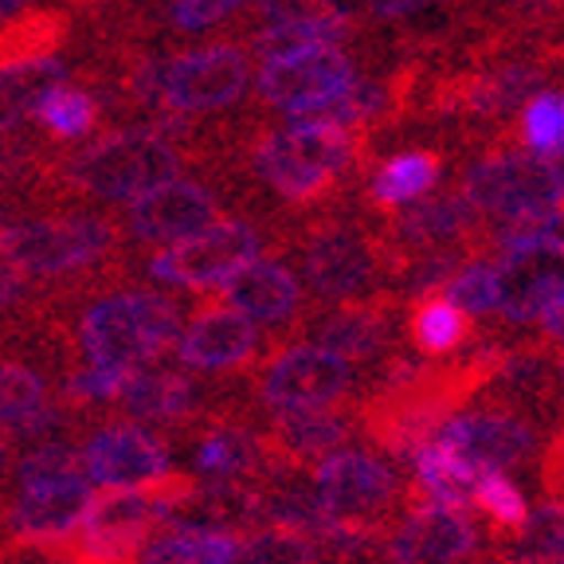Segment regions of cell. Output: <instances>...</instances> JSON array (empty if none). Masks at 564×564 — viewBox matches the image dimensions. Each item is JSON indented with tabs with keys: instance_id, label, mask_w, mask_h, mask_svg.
I'll list each match as a JSON object with an SVG mask.
<instances>
[{
	"instance_id": "cell-1",
	"label": "cell",
	"mask_w": 564,
	"mask_h": 564,
	"mask_svg": "<svg viewBox=\"0 0 564 564\" xmlns=\"http://www.w3.org/2000/svg\"><path fill=\"white\" fill-rule=\"evenodd\" d=\"M185 158L161 130L133 126L87 141L79 153L63 161V185L90 200H133L161 181H173Z\"/></svg>"
},
{
	"instance_id": "cell-2",
	"label": "cell",
	"mask_w": 564,
	"mask_h": 564,
	"mask_svg": "<svg viewBox=\"0 0 564 564\" xmlns=\"http://www.w3.org/2000/svg\"><path fill=\"white\" fill-rule=\"evenodd\" d=\"M352 165H357V133L341 126L286 122L282 130L263 133L251 150L256 176L291 204L329 196Z\"/></svg>"
},
{
	"instance_id": "cell-3",
	"label": "cell",
	"mask_w": 564,
	"mask_h": 564,
	"mask_svg": "<svg viewBox=\"0 0 564 564\" xmlns=\"http://www.w3.org/2000/svg\"><path fill=\"white\" fill-rule=\"evenodd\" d=\"M181 334V310L158 291L106 294L83 314L79 345L87 361L122 365V369H150Z\"/></svg>"
},
{
	"instance_id": "cell-4",
	"label": "cell",
	"mask_w": 564,
	"mask_h": 564,
	"mask_svg": "<svg viewBox=\"0 0 564 564\" xmlns=\"http://www.w3.org/2000/svg\"><path fill=\"white\" fill-rule=\"evenodd\" d=\"M115 251V228L90 212L40 216V220L0 224V259L24 274H70Z\"/></svg>"
},
{
	"instance_id": "cell-5",
	"label": "cell",
	"mask_w": 564,
	"mask_h": 564,
	"mask_svg": "<svg viewBox=\"0 0 564 564\" xmlns=\"http://www.w3.org/2000/svg\"><path fill=\"white\" fill-rule=\"evenodd\" d=\"M458 193L467 196L486 220H510L525 212L561 208L564 173L556 169V161L533 158L513 145H498L467 169Z\"/></svg>"
},
{
	"instance_id": "cell-6",
	"label": "cell",
	"mask_w": 564,
	"mask_h": 564,
	"mask_svg": "<svg viewBox=\"0 0 564 564\" xmlns=\"http://www.w3.org/2000/svg\"><path fill=\"white\" fill-rule=\"evenodd\" d=\"M384 231L357 228V224L326 220L302 243V279L317 302L361 299L384 267Z\"/></svg>"
},
{
	"instance_id": "cell-7",
	"label": "cell",
	"mask_w": 564,
	"mask_h": 564,
	"mask_svg": "<svg viewBox=\"0 0 564 564\" xmlns=\"http://www.w3.org/2000/svg\"><path fill=\"white\" fill-rule=\"evenodd\" d=\"M263 251V236L247 220H212L185 239H173L150 259V274L176 291H212L231 271Z\"/></svg>"
},
{
	"instance_id": "cell-8",
	"label": "cell",
	"mask_w": 564,
	"mask_h": 564,
	"mask_svg": "<svg viewBox=\"0 0 564 564\" xmlns=\"http://www.w3.org/2000/svg\"><path fill=\"white\" fill-rule=\"evenodd\" d=\"M314 494L334 518L380 525L404 502V482L397 467L369 451H341L314 463Z\"/></svg>"
},
{
	"instance_id": "cell-9",
	"label": "cell",
	"mask_w": 564,
	"mask_h": 564,
	"mask_svg": "<svg viewBox=\"0 0 564 564\" xmlns=\"http://www.w3.org/2000/svg\"><path fill=\"white\" fill-rule=\"evenodd\" d=\"M251 83V59L236 44H212L161 59V110L212 115L243 98Z\"/></svg>"
},
{
	"instance_id": "cell-10",
	"label": "cell",
	"mask_w": 564,
	"mask_h": 564,
	"mask_svg": "<svg viewBox=\"0 0 564 564\" xmlns=\"http://www.w3.org/2000/svg\"><path fill=\"white\" fill-rule=\"evenodd\" d=\"M352 392V369L337 352L322 349L317 341L282 345L259 377V400L271 412H291V408H322L341 404Z\"/></svg>"
},
{
	"instance_id": "cell-11",
	"label": "cell",
	"mask_w": 564,
	"mask_h": 564,
	"mask_svg": "<svg viewBox=\"0 0 564 564\" xmlns=\"http://www.w3.org/2000/svg\"><path fill=\"white\" fill-rule=\"evenodd\" d=\"M404 518L388 533L392 564H458L478 549V529L467 506L435 502L415 486H404Z\"/></svg>"
},
{
	"instance_id": "cell-12",
	"label": "cell",
	"mask_w": 564,
	"mask_h": 564,
	"mask_svg": "<svg viewBox=\"0 0 564 564\" xmlns=\"http://www.w3.org/2000/svg\"><path fill=\"white\" fill-rule=\"evenodd\" d=\"M153 521H161V498L153 482L95 494L87 518L75 529L79 556L90 564H133Z\"/></svg>"
},
{
	"instance_id": "cell-13",
	"label": "cell",
	"mask_w": 564,
	"mask_h": 564,
	"mask_svg": "<svg viewBox=\"0 0 564 564\" xmlns=\"http://www.w3.org/2000/svg\"><path fill=\"white\" fill-rule=\"evenodd\" d=\"M352 83H357V63L341 52V44H314L263 59L256 87L267 106H279L282 115L291 118L341 95Z\"/></svg>"
},
{
	"instance_id": "cell-14",
	"label": "cell",
	"mask_w": 564,
	"mask_h": 564,
	"mask_svg": "<svg viewBox=\"0 0 564 564\" xmlns=\"http://www.w3.org/2000/svg\"><path fill=\"white\" fill-rule=\"evenodd\" d=\"M549 67L545 59H502L490 63V67L463 70V75H451L440 90H435V102L447 115H467V118H506L518 115L529 98L545 90Z\"/></svg>"
},
{
	"instance_id": "cell-15",
	"label": "cell",
	"mask_w": 564,
	"mask_h": 564,
	"mask_svg": "<svg viewBox=\"0 0 564 564\" xmlns=\"http://www.w3.org/2000/svg\"><path fill=\"white\" fill-rule=\"evenodd\" d=\"M435 443L451 447L463 455L470 467L486 470H510L521 467L533 447H538V432L533 423L521 420L518 408H478V412L451 415L435 432Z\"/></svg>"
},
{
	"instance_id": "cell-16",
	"label": "cell",
	"mask_w": 564,
	"mask_h": 564,
	"mask_svg": "<svg viewBox=\"0 0 564 564\" xmlns=\"http://www.w3.org/2000/svg\"><path fill=\"white\" fill-rule=\"evenodd\" d=\"M494 310L513 326H533L564 291V247L529 243L502 251V259L494 263Z\"/></svg>"
},
{
	"instance_id": "cell-17",
	"label": "cell",
	"mask_w": 564,
	"mask_h": 564,
	"mask_svg": "<svg viewBox=\"0 0 564 564\" xmlns=\"http://www.w3.org/2000/svg\"><path fill=\"white\" fill-rule=\"evenodd\" d=\"M212 220H220L216 193L208 185H200V181H185V176L161 181L150 193L126 200V231L138 243L165 247L173 239L193 236V231H200Z\"/></svg>"
},
{
	"instance_id": "cell-18",
	"label": "cell",
	"mask_w": 564,
	"mask_h": 564,
	"mask_svg": "<svg viewBox=\"0 0 564 564\" xmlns=\"http://www.w3.org/2000/svg\"><path fill=\"white\" fill-rule=\"evenodd\" d=\"M90 486H150L169 475V447L141 423H110L79 451Z\"/></svg>"
},
{
	"instance_id": "cell-19",
	"label": "cell",
	"mask_w": 564,
	"mask_h": 564,
	"mask_svg": "<svg viewBox=\"0 0 564 564\" xmlns=\"http://www.w3.org/2000/svg\"><path fill=\"white\" fill-rule=\"evenodd\" d=\"M173 357L193 372H231L259 357V326L228 302L200 306L176 334Z\"/></svg>"
},
{
	"instance_id": "cell-20",
	"label": "cell",
	"mask_w": 564,
	"mask_h": 564,
	"mask_svg": "<svg viewBox=\"0 0 564 564\" xmlns=\"http://www.w3.org/2000/svg\"><path fill=\"white\" fill-rule=\"evenodd\" d=\"M220 302L251 317L256 326H282L302 310V282L279 259H247L220 282Z\"/></svg>"
},
{
	"instance_id": "cell-21",
	"label": "cell",
	"mask_w": 564,
	"mask_h": 564,
	"mask_svg": "<svg viewBox=\"0 0 564 564\" xmlns=\"http://www.w3.org/2000/svg\"><path fill=\"white\" fill-rule=\"evenodd\" d=\"M90 502H95V486L87 475L28 486L9 510V525L24 541H67L83 525Z\"/></svg>"
},
{
	"instance_id": "cell-22",
	"label": "cell",
	"mask_w": 564,
	"mask_h": 564,
	"mask_svg": "<svg viewBox=\"0 0 564 564\" xmlns=\"http://www.w3.org/2000/svg\"><path fill=\"white\" fill-rule=\"evenodd\" d=\"M314 341L322 349L337 352L341 361H372L377 352L388 349L392 329H397V302L384 294L372 299H349L337 302L329 314L314 322Z\"/></svg>"
},
{
	"instance_id": "cell-23",
	"label": "cell",
	"mask_w": 564,
	"mask_h": 564,
	"mask_svg": "<svg viewBox=\"0 0 564 564\" xmlns=\"http://www.w3.org/2000/svg\"><path fill=\"white\" fill-rule=\"evenodd\" d=\"M352 435V415H345L337 404L322 408H291L274 412L271 440L263 443V455H271L279 467H314L317 458L334 455Z\"/></svg>"
},
{
	"instance_id": "cell-24",
	"label": "cell",
	"mask_w": 564,
	"mask_h": 564,
	"mask_svg": "<svg viewBox=\"0 0 564 564\" xmlns=\"http://www.w3.org/2000/svg\"><path fill=\"white\" fill-rule=\"evenodd\" d=\"M118 404L133 423H185L188 415H196L200 392H196L193 377L173 369H138L126 388L118 392Z\"/></svg>"
},
{
	"instance_id": "cell-25",
	"label": "cell",
	"mask_w": 564,
	"mask_h": 564,
	"mask_svg": "<svg viewBox=\"0 0 564 564\" xmlns=\"http://www.w3.org/2000/svg\"><path fill=\"white\" fill-rule=\"evenodd\" d=\"M408 337L423 357H455L475 341V317L463 314L443 291L420 294L408 310Z\"/></svg>"
},
{
	"instance_id": "cell-26",
	"label": "cell",
	"mask_w": 564,
	"mask_h": 564,
	"mask_svg": "<svg viewBox=\"0 0 564 564\" xmlns=\"http://www.w3.org/2000/svg\"><path fill=\"white\" fill-rule=\"evenodd\" d=\"M63 79H67V63L59 55H40V59L0 67V138L17 133L35 115L40 98Z\"/></svg>"
},
{
	"instance_id": "cell-27",
	"label": "cell",
	"mask_w": 564,
	"mask_h": 564,
	"mask_svg": "<svg viewBox=\"0 0 564 564\" xmlns=\"http://www.w3.org/2000/svg\"><path fill=\"white\" fill-rule=\"evenodd\" d=\"M443 181V158L435 150H404L397 158H388L384 165L372 173L369 181V200L380 212H397L404 204L427 196Z\"/></svg>"
},
{
	"instance_id": "cell-28",
	"label": "cell",
	"mask_w": 564,
	"mask_h": 564,
	"mask_svg": "<svg viewBox=\"0 0 564 564\" xmlns=\"http://www.w3.org/2000/svg\"><path fill=\"white\" fill-rule=\"evenodd\" d=\"M412 467H415V482H420V490L427 498L447 506H475V486L482 478V470L470 467L467 458L455 455L451 447H443L435 440L423 443L412 455Z\"/></svg>"
},
{
	"instance_id": "cell-29",
	"label": "cell",
	"mask_w": 564,
	"mask_h": 564,
	"mask_svg": "<svg viewBox=\"0 0 564 564\" xmlns=\"http://www.w3.org/2000/svg\"><path fill=\"white\" fill-rule=\"evenodd\" d=\"M32 118L40 122V130H44L47 138L83 141L98 130V122H102V106H98V98L90 95L87 87H75V83L63 79L40 98Z\"/></svg>"
},
{
	"instance_id": "cell-30",
	"label": "cell",
	"mask_w": 564,
	"mask_h": 564,
	"mask_svg": "<svg viewBox=\"0 0 564 564\" xmlns=\"http://www.w3.org/2000/svg\"><path fill=\"white\" fill-rule=\"evenodd\" d=\"M63 24L59 12H17V17L0 20V67H12V63L40 59V55H59Z\"/></svg>"
},
{
	"instance_id": "cell-31",
	"label": "cell",
	"mask_w": 564,
	"mask_h": 564,
	"mask_svg": "<svg viewBox=\"0 0 564 564\" xmlns=\"http://www.w3.org/2000/svg\"><path fill=\"white\" fill-rule=\"evenodd\" d=\"M352 32V17L349 12H334V17H317V20H291V24H267L256 35L251 52L259 59H274V55L299 52V47H314V44H341Z\"/></svg>"
},
{
	"instance_id": "cell-32",
	"label": "cell",
	"mask_w": 564,
	"mask_h": 564,
	"mask_svg": "<svg viewBox=\"0 0 564 564\" xmlns=\"http://www.w3.org/2000/svg\"><path fill=\"white\" fill-rule=\"evenodd\" d=\"M259 463H263V443L256 435L239 432V427H216L212 435H204L200 451H196V470L208 478H220V482L251 475Z\"/></svg>"
},
{
	"instance_id": "cell-33",
	"label": "cell",
	"mask_w": 564,
	"mask_h": 564,
	"mask_svg": "<svg viewBox=\"0 0 564 564\" xmlns=\"http://www.w3.org/2000/svg\"><path fill=\"white\" fill-rule=\"evenodd\" d=\"M518 138L533 158L561 161L564 158V95L561 90H538L521 106Z\"/></svg>"
},
{
	"instance_id": "cell-34",
	"label": "cell",
	"mask_w": 564,
	"mask_h": 564,
	"mask_svg": "<svg viewBox=\"0 0 564 564\" xmlns=\"http://www.w3.org/2000/svg\"><path fill=\"white\" fill-rule=\"evenodd\" d=\"M317 541L282 525H263L236 545L231 564H317Z\"/></svg>"
},
{
	"instance_id": "cell-35",
	"label": "cell",
	"mask_w": 564,
	"mask_h": 564,
	"mask_svg": "<svg viewBox=\"0 0 564 564\" xmlns=\"http://www.w3.org/2000/svg\"><path fill=\"white\" fill-rule=\"evenodd\" d=\"M475 506L494 521V525L502 529V533H510V538H518L521 525H525V518H529L525 498H521V490L502 475V470H486V475L478 478Z\"/></svg>"
},
{
	"instance_id": "cell-36",
	"label": "cell",
	"mask_w": 564,
	"mask_h": 564,
	"mask_svg": "<svg viewBox=\"0 0 564 564\" xmlns=\"http://www.w3.org/2000/svg\"><path fill=\"white\" fill-rule=\"evenodd\" d=\"M44 400L47 384L40 372L24 369V365H0V432H12Z\"/></svg>"
},
{
	"instance_id": "cell-37",
	"label": "cell",
	"mask_w": 564,
	"mask_h": 564,
	"mask_svg": "<svg viewBox=\"0 0 564 564\" xmlns=\"http://www.w3.org/2000/svg\"><path fill=\"white\" fill-rule=\"evenodd\" d=\"M443 294H447V299L455 302V306L463 310V314H470V317L490 314V310H494V299H498V282H494V263H486V259H467V263L458 267V271L447 279Z\"/></svg>"
},
{
	"instance_id": "cell-38",
	"label": "cell",
	"mask_w": 564,
	"mask_h": 564,
	"mask_svg": "<svg viewBox=\"0 0 564 564\" xmlns=\"http://www.w3.org/2000/svg\"><path fill=\"white\" fill-rule=\"evenodd\" d=\"M518 541H521V564L564 556V502L561 498H553L549 506H541L538 513H529L525 525H521V533H518Z\"/></svg>"
},
{
	"instance_id": "cell-39",
	"label": "cell",
	"mask_w": 564,
	"mask_h": 564,
	"mask_svg": "<svg viewBox=\"0 0 564 564\" xmlns=\"http://www.w3.org/2000/svg\"><path fill=\"white\" fill-rule=\"evenodd\" d=\"M83 475V458L67 443H44V447H32L17 467L20 490L28 486H44V482H63V478H79Z\"/></svg>"
},
{
	"instance_id": "cell-40",
	"label": "cell",
	"mask_w": 564,
	"mask_h": 564,
	"mask_svg": "<svg viewBox=\"0 0 564 564\" xmlns=\"http://www.w3.org/2000/svg\"><path fill=\"white\" fill-rule=\"evenodd\" d=\"M138 369H122V365H102L87 361L79 372H70L67 392L83 404H106V400H118V392L126 388V380Z\"/></svg>"
},
{
	"instance_id": "cell-41",
	"label": "cell",
	"mask_w": 564,
	"mask_h": 564,
	"mask_svg": "<svg viewBox=\"0 0 564 564\" xmlns=\"http://www.w3.org/2000/svg\"><path fill=\"white\" fill-rule=\"evenodd\" d=\"M138 564H200L196 553V525H169L158 538H145L138 549Z\"/></svg>"
},
{
	"instance_id": "cell-42",
	"label": "cell",
	"mask_w": 564,
	"mask_h": 564,
	"mask_svg": "<svg viewBox=\"0 0 564 564\" xmlns=\"http://www.w3.org/2000/svg\"><path fill=\"white\" fill-rule=\"evenodd\" d=\"M243 4H251V0H173L169 17H173V24L181 28V32H208V28L228 20L231 12H239Z\"/></svg>"
},
{
	"instance_id": "cell-43",
	"label": "cell",
	"mask_w": 564,
	"mask_h": 564,
	"mask_svg": "<svg viewBox=\"0 0 564 564\" xmlns=\"http://www.w3.org/2000/svg\"><path fill=\"white\" fill-rule=\"evenodd\" d=\"M263 24H291V20H317L341 12V0H259Z\"/></svg>"
},
{
	"instance_id": "cell-44",
	"label": "cell",
	"mask_w": 564,
	"mask_h": 564,
	"mask_svg": "<svg viewBox=\"0 0 564 564\" xmlns=\"http://www.w3.org/2000/svg\"><path fill=\"white\" fill-rule=\"evenodd\" d=\"M361 4L377 20H408V17H415V12L435 9L440 0H361Z\"/></svg>"
},
{
	"instance_id": "cell-45",
	"label": "cell",
	"mask_w": 564,
	"mask_h": 564,
	"mask_svg": "<svg viewBox=\"0 0 564 564\" xmlns=\"http://www.w3.org/2000/svg\"><path fill=\"white\" fill-rule=\"evenodd\" d=\"M24 294H28V274L17 263H9V259H0V310L17 306Z\"/></svg>"
},
{
	"instance_id": "cell-46",
	"label": "cell",
	"mask_w": 564,
	"mask_h": 564,
	"mask_svg": "<svg viewBox=\"0 0 564 564\" xmlns=\"http://www.w3.org/2000/svg\"><path fill=\"white\" fill-rule=\"evenodd\" d=\"M541 326H545V341L549 345H564V291L556 294L553 306L541 314Z\"/></svg>"
},
{
	"instance_id": "cell-47",
	"label": "cell",
	"mask_w": 564,
	"mask_h": 564,
	"mask_svg": "<svg viewBox=\"0 0 564 564\" xmlns=\"http://www.w3.org/2000/svg\"><path fill=\"white\" fill-rule=\"evenodd\" d=\"M32 0H0V20H9V17H17V12H24Z\"/></svg>"
},
{
	"instance_id": "cell-48",
	"label": "cell",
	"mask_w": 564,
	"mask_h": 564,
	"mask_svg": "<svg viewBox=\"0 0 564 564\" xmlns=\"http://www.w3.org/2000/svg\"><path fill=\"white\" fill-rule=\"evenodd\" d=\"M553 369H556V380H561V384H564V345L553 352Z\"/></svg>"
},
{
	"instance_id": "cell-49",
	"label": "cell",
	"mask_w": 564,
	"mask_h": 564,
	"mask_svg": "<svg viewBox=\"0 0 564 564\" xmlns=\"http://www.w3.org/2000/svg\"><path fill=\"white\" fill-rule=\"evenodd\" d=\"M63 4H75V9H95V4H106V0H63Z\"/></svg>"
},
{
	"instance_id": "cell-50",
	"label": "cell",
	"mask_w": 564,
	"mask_h": 564,
	"mask_svg": "<svg viewBox=\"0 0 564 564\" xmlns=\"http://www.w3.org/2000/svg\"><path fill=\"white\" fill-rule=\"evenodd\" d=\"M553 451H564V432H561V435H556V440H553Z\"/></svg>"
},
{
	"instance_id": "cell-51",
	"label": "cell",
	"mask_w": 564,
	"mask_h": 564,
	"mask_svg": "<svg viewBox=\"0 0 564 564\" xmlns=\"http://www.w3.org/2000/svg\"><path fill=\"white\" fill-rule=\"evenodd\" d=\"M533 564H564V556H553V561H533Z\"/></svg>"
}]
</instances>
